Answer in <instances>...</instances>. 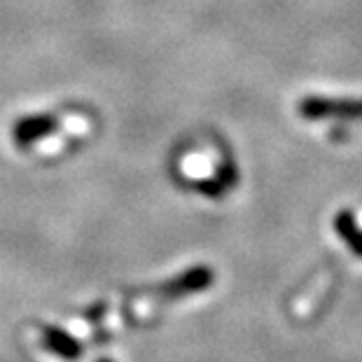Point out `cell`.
Instances as JSON below:
<instances>
[{
  "mask_svg": "<svg viewBox=\"0 0 362 362\" xmlns=\"http://www.w3.org/2000/svg\"><path fill=\"white\" fill-rule=\"evenodd\" d=\"M47 346L54 353H59V356H64L68 360H75L80 356L78 344H75L71 337H66L61 332H47Z\"/></svg>",
  "mask_w": 362,
  "mask_h": 362,
  "instance_id": "3957f363",
  "label": "cell"
},
{
  "mask_svg": "<svg viewBox=\"0 0 362 362\" xmlns=\"http://www.w3.org/2000/svg\"><path fill=\"white\" fill-rule=\"evenodd\" d=\"M334 227H337L339 236L344 238V243L349 245L358 257H362V229L356 222V215H353L351 211H341L337 215Z\"/></svg>",
  "mask_w": 362,
  "mask_h": 362,
  "instance_id": "7a4b0ae2",
  "label": "cell"
},
{
  "mask_svg": "<svg viewBox=\"0 0 362 362\" xmlns=\"http://www.w3.org/2000/svg\"><path fill=\"white\" fill-rule=\"evenodd\" d=\"M306 119H362V98L309 96L299 103Z\"/></svg>",
  "mask_w": 362,
  "mask_h": 362,
  "instance_id": "6da1fadb",
  "label": "cell"
}]
</instances>
